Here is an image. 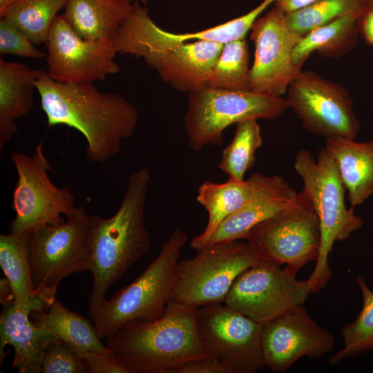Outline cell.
Returning a JSON list of instances; mask_svg holds the SVG:
<instances>
[{"label":"cell","instance_id":"obj_1","mask_svg":"<svg viewBox=\"0 0 373 373\" xmlns=\"http://www.w3.org/2000/svg\"><path fill=\"white\" fill-rule=\"evenodd\" d=\"M35 85L48 126L65 125L81 133L92 162L117 155L134 133L138 111L121 95L102 92L93 82H58L42 70Z\"/></svg>","mask_w":373,"mask_h":373},{"label":"cell","instance_id":"obj_2","mask_svg":"<svg viewBox=\"0 0 373 373\" xmlns=\"http://www.w3.org/2000/svg\"><path fill=\"white\" fill-rule=\"evenodd\" d=\"M151 180L149 171L141 168L132 173L116 213L108 218L90 215V269L93 289L88 312L105 301L107 290L150 248L144 224V206Z\"/></svg>","mask_w":373,"mask_h":373},{"label":"cell","instance_id":"obj_3","mask_svg":"<svg viewBox=\"0 0 373 373\" xmlns=\"http://www.w3.org/2000/svg\"><path fill=\"white\" fill-rule=\"evenodd\" d=\"M115 44L117 53L142 58L162 81L173 88L193 93L208 87L222 44L211 41H180L168 37L140 2L122 23Z\"/></svg>","mask_w":373,"mask_h":373},{"label":"cell","instance_id":"obj_4","mask_svg":"<svg viewBox=\"0 0 373 373\" xmlns=\"http://www.w3.org/2000/svg\"><path fill=\"white\" fill-rule=\"evenodd\" d=\"M195 309L168 303L154 321H133L106 338L128 373H173L183 363L209 356L195 325Z\"/></svg>","mask_w":373,"mask_h":373},{"label":"cell","instance_id":"obj_5","mask_svg":"<svg viewBox=\"0 0 373 373\" xmlns=\"http://www.w3.org/2000/svg\"><path fill=\"white\" fill-rule=\"evenodd\" d=\"M294 169L303 180L306 192L318 217L321 246L314 269L309 277L311 294L323 289L332 278L328 256L336 241L347 240L363 226L364 220L345 202V188L336 166L324 148L316 160L311 153L300 150L295 156Z\"/></svg>","mask_w":373,"mask_h":373},{"label":"cell","instance_id":"obj_6","mask_svg":"<svg viewBox=\"0 0 373 373\" xmlns=\"http://www.w3.org/2000/svg\"><path fill=\"white\" fill-rule=\"evenodd\" d=\"M188 235L175 229L156 258L131 283L90 315L100 340L133 321H154L164 313Z\"/></svg>","mask_w":373,"mask_h":373},{"label":"cell","instance_id":"obj_7","mask_svg":"<svg viewBox=\"0 0 373 373\" xmlns=\"http://www.w3.org/2000/svg\"><path fill=\"white\" fill-rule=\"evenodd\" d=\"M91 218L77 207L58 225H46L29 233V262L35 294L50 305L60 282L89 271Z\"/></svg>","mask_w":373,"mask_h":373},{"label":"cell","instance_id":"obj_8","mask_svg":"<svg viewBox=\"0 0 373 373\" xmlns=\"http://www.w3.org/2000/svg\"><path fill=\"white\" fill-rule=\"evenodd\" d=\"M197 251L179 261L168 303L195 309L224 303L238 276L264 260L247 240L213 244Z\"/></svg>","mask_w":373,"mask_h":373},{"label":"cell","instance_id":"obj_9","mask_svg":"<svg viewBox=\"0 0 373 373\" xmlns=\"http://www.w3.org/2000/svg\"><path fill=\"white\" fill-rule=\"evenodd\" d=\"M286 98L251 90L206 87L189 93L184 117L188 144L194 151L223 142V131L248 119H274L288 108Z\"/></svg>","mask_w":373,"mask_h":373},{"label":"cell","instance_id":"obj_10","mask_svg":"<svg viewBox=\"0 0 373 373\" xmlns=\"http://www.w3.org/2000/svg\"><path fill=\"white\" fill-rule=\"evenodd\" d=\"M11 160L17 173L12 192V208L15 218L10 224L12 233H30L46 225L64 223L65 217L77 207L75 197L67 186H55L49 178L51 171L43 149V141L32 155L12 152Z\"/></svg>","mask_w":373,"mask_h":373},{"label":"cell","instance_id":"obj_11","mask_svg":"<svg viewBox=\"0 0 373 373\" xmlns=\"http://www.w3.org/2000/svg\"><path fill=\"white\" fill-rule=\"evenodd\" d=\"M245 240L264 260L286 265L298 272L316 260L321 229L306 192L303 189L290 207L254 227Z\"/></svg>","mask_w":373,"mask_h":373},{"label":"cell","instance_id":"obj_12","mask_svg":"<svg viewBox=\"0 0 373 373\" xmlns=\"http://www.w3.org/2000/svg\"><path fill=\"white\" fill-rule=\"evenodd\" d=\"M292 267L262 260L240 274L224 303L260 324L303 305L311 294L309 279L296 278Z\"/></svg>","mask_w":373,"mask_h":373},{"label":"cell","instance_id":"obj_13","mask_svg":"<svg viewBox=\"0 0 373 373\" xmlns=\"http://www.w3.org/2000/svg\"><path fill=\"white\" fill-rule=\"evenodd\" d=\"M195 318L207 355L221 363L229 373H256L265 367L260 324L224 303L198 308Z\"/></svg>","mask_w":373,"mask_h":373},{"label":"cell","instance_id":"obj_14","mask_svg":"<svg viewBox=\"0 0 373 373\" xmlns=\"http://www.w3.org/2000/svg\"><path fill=\"white\" fill-rule=\"evenodd\" d=\"M287 91L289 107L308 132L326 138H356L361 124L350 93L343 86L314 71L302 70Z\"/></svg>","mask_w":373,"mask_h":373},{"label":"cell","instance_id":"obj_15","mask_svg":"<svg viewBox=\"0 0 373 373\" xmlns=\"http://www.w3.org/2000/svg\"><path fill=\"white\" fill-rule=\"evenodd\" d=\"M48 75L61 83L105 81L120 68L115 61V40L81 37L63 15H58L46 41Z\"/></svg>","mask_w":373,"mask_h":373},{"label":"cell","instance_id":"obj_16","mask_svg":"<svg viewBox=\"0 0 373 373\" xmlns=\"http://www.w3.org/2000/svg\"><path fill=\"white\" fill-rule=\"evenodd\" d=\"M255 46L250 70V90L273 96L285 94L302 71L291 55L302 37L287 26L285 13L276 7L259 17L251 28Z\"/></svg>","mask_w":373,"mask_h":373},{"label":"cell","instance_id":"obj_17","mask_svg":"<svg viewBox=\"0 0 373 373\" xmlns=\"http://www.w3.org/2000/svg\"><path fill=\"white\" fill-rule=\"evenodd\" d=\"M260 343L265 367L284 373L302 357L319 359L331 352L334 336L300 305L262 325Z\"/></svg>","mask_w":373,"mask_h":373},{"label":"cell","instance_id":"obj_18","mask_svg":"<svg viewBox=\"0 0 373 373\" xmlns=\"http://www.w3.org/2000/svg\"><path fill=\"white\" fill-rule=\"evenodd\" d=\"M250 177L254 183L250 196L240 209L221 222L207 246L245 240L254 227L288 208L297 198L298 193L280 175L255 173Z\"/></svg>","mask_w":373,"mask_h":373},{"label":"cell","instance_id":"obj_19","mask_svg":"<svg viewBox=\"0 0 373 373\" xmlns=\"http://www.w3.org/2000/svg\"><path fill=\"white\" fill-rule=\"evenodd\" d=\"M0 316V363L7 354L4 349L15 350L12 366L19 373L41 372L44 356L49 345L59 338L39 318L37 325L30 320V311L15 306L13 301L3 305Z\"/></svg>","mask_w":373,"mask_h":373},{"label":"cell","instance_id":"obj_20","mask_svg":"<svg viewBox=\"0 0 373 373\" xmlns=\"http://www.w3.org/2000/svg\"><path fill=\"white\" fill-rule=\"evenodd\" d=\"M325 149L336 166L351 207L363 204L373 194V141L331 136L326 138Z\"/></svg>","mask_w":373,"mask_h":373},{"label":"cell","instance_id":"obj_21","mask_svg":"<svg viewBox=\"0 0 373 373\" xmlns=\"http://www.w3.org/2000/svg\"><path fill=\"white\" fill-rule=\"evenodd\" d=\"M41 70L0 59V151L17 131L16 119L26 115L33 104L35 81Z\"/></svg>","mask_w":373,"mask_h":373},{"label":"cell","instance_id":"obj_22","mask_svg":"<svg viewBox=\"0 0 373 373\" xmlns=\"http://www.w3.org/2000/svg\"><path fill=\"white\" fill-rule=\"evenodd\" d=\"M0 266L8 279L16 307L38 314L50 304L35 294L29 262V233L0 235Z\"/></svg>","mask_w":373,"mask_h":373},{"label":"cell","instance_id":"obj_23","mask_svg":"<svg viewBox=\"0 0 373 373\" xmlns=\"http://www.w3.org/2000/svg\"><path fill=\"white\" fill-rule=\"evenodd\" d=\"M131 6L126 0H67L64 15L83 39L115 40Z\"/></svg>","mask_w":373,"mask_h":373},{"label":"cell","instance_id":"obj_24","mask_svg":"<svg viewBox=\"0 0 373 373\" xmlns=\"http://www.w3.org/2000/svg\"><path fill=\"white\" fill-rule=\"evenodd\" d=\"M254 187L249 177L247 180L228 179L224 183L206 180L198 190L196 200L208 213L209 218L204 231L191 242L194 250L205 247L221 222L240 209L250 196Z\"/></svg>","mask_w":373,"mask_h":373},{"label":"cell","instance_id":"obj_25","mask_svg":"<svg viewBox=\"0 0 373 373\" xmlns=\"http://www.w3.org/2000/svg\"><path fill=\"white\" fill-rule=\"evenodd\" d=\"M359 17L356 15L339 17L302 37L293 49V63L303 66L314 51L326 58H339L346 54L356 46Z\"/></svg>","mask_w":373,"mask_h":373},{"label":"cell","instance_id":"obj_26","mask_svg":"<svg viewBox=\"0 0 373 373\" xmlns=\"http://www.w3.org/2000/svg\"><path fill=\"white\" fill-rule=\"evenodd\" d=\"M39 314L46 327L81 356L111 350L98 338L92 319L68 309L56 298Z\"/></svg>","mask_w":373,"mask_h":373},{"label":"cell","instance_id":"obj_27","mask_svg":"<svg viewBox=\"0 0 373 373\" xmlns=\"http://www.w3.org/2000/svg\"><path fill=\"white\" fill-rule=\"evenodd\" d=\"M67 0H17L0 17L15 25L33 44L46 43L50 27Z\"/></svg>","mask_w":373,"mask_h":373},{"label":"cell","instance_id":"obj_28","mask_svg":"<svg viewBox=\"0 0 373 373\" xmlns=\"http://www.w3.org/2000/svg\"><path fill=\"white\" fill-rule=\"evenodd\" d=\"M262 144L257 119L237 123L233 140L222 151L219 169L228 175L229 180H245V174L254 165L256 151Z\"/></svg>","mask_w":373,"mask_h":373},{"label":"cell","instance_id":"obj_29","mask_svg":"<svg viewBox=\"0 0 373 373\" xmlns=\"http://www.w3.org/2000/svg\"><path fill=\"white\" fill-rule=\"evenodd\" d=\"M357 283L363 297L362 307L356 318L343 326V347L328 360L332 365L345 358L373 351V291L361 276L357 277Z\"/></svg>","mask_w":373,"mask_h":373},{"label":"cell","instance_id":"obj_30","mask_svg":"<svg viewBox=\"0 0 373 373\" xmlns=\"http://www.w3.org/2000/svg\"><path fill=\"white\" fill-rule=\"evenodd\" d=\"M249 51L245 39L226 43L214 66L208 87L250 90Z\"/></svg>","mask_w":373,"mask_h":373},{"label":"cell","instance_id":"obj_31","mask_svg":"<svg viewBox=\"0 0 373 373\" xmlns=\"http://www.w3.org/2000/svg\"><path fill=\"white\" fill-rule=\"evenodd\" d=\"M367 7L364 0H316L303 8L286 13L285 19L288 27L303 37L339 17H361Z\"/></svg>","mask_w":373,"mask_h":373},{"label":"cell","instance_id":"obj_32","mask_svg":"<svg viewBox=\"0 0 373 373\" xmlns=\"http://www.w3.org/2000/svg\"><path fill=\"white\" fill-rule=\"evenodd\" d=\"M43 373H87L83 357L58 339L46 351L41 363Z\"/></svg>","mask_w":373,"mask_h":373},{"label":"cell","instance_id":"obj_33","mask_svg":"<svg viewBox=\"0 0 373 373\" xmlns=\"http://www.w3.org/2000/svg\"><path fill=\"white\" fill-rule=\"evenodd\" d=\"M0 54L39 59L47 56L35 48L25 34L5 17H0Z\"/></svg>","mask_w":373,"mask_h":373},{"label":"cell","instance_id":"obj_34","mask_svg":"<svg viewBox=\"0 0 373 373\" xmlns=\"http://www.w3.org/2000/svg\"><path fill=\"white\" fill-rule=\"evenodd\" d=\"M87 373H128L127 369L111 350L93 352L82 356Z\"/></svg>","mask_w":373,"mask_h":373},{"label":"cell","instance_id":"obj_35","mask_svg":"<svg viewBox=\"0 0 373 373\" xmlns=\"http://www.w3.org/2000/svg\"><path fill=\"white\" fill-rule=\"evenodd\" d=\"M173 373H229V371L216 359L207 356L186 361Z\"/></svg>","mask_w":373,"mask_h":373},{"label":"cell","instance_id":"obj_36","mask_svg":"<svg viewBox=\"0 0 373 373\" xmlns=\"http://www.w3.org/2000/svg\"><path fill=\"white\" fill-rule=\"evenodd\" d=\"M358 30L365 41L373 47V6L366 8L358 19Z\"/></svg>","mask_w":373,"mask_h":373},{"label":"cell","instance_id":"obj_37","mask_svg":"<svg viewBox=\"0 0 373 373\" xmlns=\"http://www.w3.org/2000/svg\"><path fill=\"white\" fill-rule=\"evenodd\" d=\"M316 0H276L275 7L283 12L289 13L303 8Z\"/></svg>","mask_w":373,"mask_h":373},{"label":"cell","instance_id":"obj_38","mask_svg":"<svg viewBox=\"0 0 373 373\" xmlns=\"http://www.w3.org/2000/svg\"><path fill=\"white\" fill-rule=\"evenodd\" d=\"M13 301V294L11 286L6 278L0 280V302L3 305Z\"/></svg>","mask_w":373,"mask_h":373},{"label":"cell","instance_id":"obj_39","mask_svg":"<svg viewBox=\"0 0 373 373\" xmlns=\"http://www.w3.org/2000/svg\"><path fill=\"white\" fill-rule=\"evenodd\" d=\"M17 0H0V15L12 3Z\"/></svg>","mask_w":373,"mask_h":373},{"label":"cell","instance_id":"obj_40","mask_svg":"<svg viewBox=\"0 0 373 373\" xmlns=\"http://www.w3.org/2000/svg\"><path fill=\"white\" fill-rule=\"evenodd\" d=\"M129 2H132V1H138V2H142V3H146L149 0H126Z\"/></svg>","mask_w":373,"mask_h":373},{"label":"cell","instance_id":"obj_41","mask_svg":"<svg viewBox=\"0 0 373 373\" xmlns=\"http://www.w3.org/2000/svg\"><path fill=\"white\" fill-rule=\"evenodd\" d=\"M367 6H373V0H364Z\"/></svg>","mask_w":373,"mask_h":373}]
</instances>
